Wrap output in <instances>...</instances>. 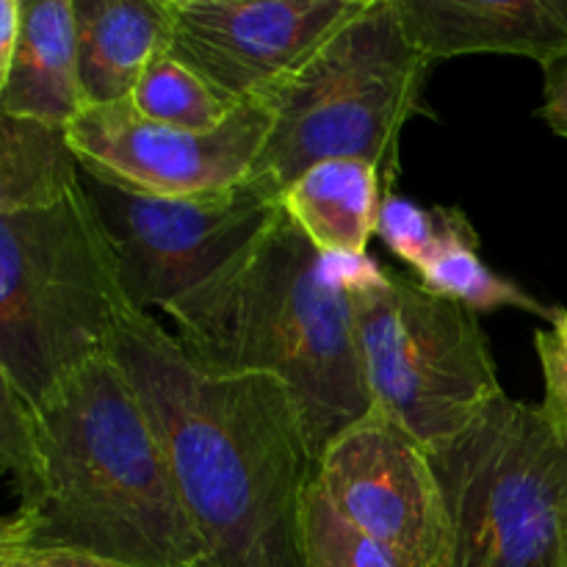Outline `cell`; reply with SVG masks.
<instances>
[{
	"instance_id": "7a4b0ae2",
	"label": "cell",
	"mask_w": 567,
	"mask_h": 567,
	"mask_svg": "<svg viewBox=\"0 0 567 567\" xmlns=\"http://www.w3.org/2000/svg\"><path fill=\"white\" fill-rule=\"evenodd\" d=\"M205 543L199 567H305V502L319 474L297 399L275 377L210 374L150 313L111 338Z\"/></svg>"
},
{
	"instance_id": "d6986e66",
	"label": "cell",
	"mask_w": 567,
	"mask_h": 567,
	"mask_svg": "<svg viewBox=\"0 0 567 567\" xmlns=\"http://www.w3.org/2000/svg\"><path fill=\"white\" fill-rule=\"evenodd\" d=\"M302 548L305 567H396L380 543L332 504L319 480L305 502Z\"/></svg>"
},
{
	"instance_id": "3957f363",
	"label": "cell",
	"mask_w": 567,
	"mask_h": 567,
	"mask_svg": "<svg viewBox=\"0 0 567 567\" xmlns=\"http://www.w3.org/2000/svg\"><path fill=\"white\" fill-rule=\"evenodd\" d=\"M349 269L352 260L321 252L277 205L230 264L164 310L194 365L288 385L316 460L371 415Z\"/></svg>"
},
{
	"instance_id": "52a82bcc",
	"label": "cell",
	"mask_w": 567,
	"mask_h": 567,
	"mask_svg": "<svg viewBox=\"0 0 567 567\" xmlns=\"http://www.w3.org/2000/svg\"><path fill=\"white\" fill-rule=\"evenodd\" d=\"M430 457L452 515V567H567V437L540 404L504 393Z\"/></svg>"
},
{
	"instance_id": "e0dca14e",
	"label": "cell",
	"mask_w": 567,
	"mask_h": 567,
	"mask_svg": "<svg viewBox=\"0 0 567 567\" xmlns=\"http://www.w3.org/2000/svg\"><path fill=\"white\" fill-rule=\"evenodd\" d=\"M81 181L66 127L0 114V214L59 203Z\"/></svg>"
},
{
	"instance_id": "7c38bea8",
	"label": "cell",
	"mask_w": 567,
	"mask_h": 567,
	"mask_svg": "<svg viewBox=\"0 0 567 567\" xmlns=\"http://www.w3.org/2000/svg\"><path fill=\"white\" fill-rule=\"evenodd\" d=\"M377 236L396 258L413 266L415 280L437 297L454 299L476 313L515 308L540 316L548 324L557 316V308L487 269L480 258V236L460 208H419L391 194L382 203Z\"/></svg>"
},
{
	"instance_id": "6da1fadb",
	"label": "cell",
	"mask_w": 567,
	"mask_h": 567,
	"mask_svg": "<svg viewBox=\"0 0 567 567\" xmlns=\"http://www.w3.org/2000/svg\"><path fill=\"white\" fill-rule=\"evenodd\" d=\"M0 468L17 496L0 548H75L127 567L205 563L164 443L111 352L37 404L0 380Z\"/></svg>"
},
{
	"instance_id": "9c48e42d",
	"label": "cell",
	"mask_w": 567,
	"mask_h": 567,
	"mask_svg": "<svg viewBox=\"0 0 567 567\" xmlns=\"http://www.w3.org/2000/svg\"><path fill=\"white\" fill-rule=\"evenodd\" d=\"M316 480L396 567H452V515L430 452L385 415L341 432Z\"/></svg>"
},
{
	"instance_id": "5b68a950",
	"label": "cell",
	"mask_w": 567,
	"mask_h": 567,
	"mask_svg": "<svg viewBox=\"0 0 567 567\" xmlns=\"http://www.w3.org/2000/svg\"><path fill=\"white\" fill-rule=\"evenodd\" d=\"M127 308L114 247L83 181L59 203L0 214V380L28 402L109 354Z\"/></svg>"
},
{
	"instance_id": "603a6c76",
	"label": "cell",
	"mask_w": 567,
	"mask_h": 567,
	"mask_svg": "<svg viewBox=\"0 0 567 567\" xmlns=\"http://www.w3.org/2000/svg\"><path fill=\"white\" fill-rule=\"evenodd\" d=\"M22 31V0H0V75L11 66Z\"/></svg>"
},
{
	"instance_id": "9a60e30c",
	"label": "cell",
	"mask_w": 567,
	"mask_h": 567,
	"mask_svg": "<svg viewBox=\"0 0 567 567\" xmlns=\"http://www.w3.org/2000/svg\"><path fill=\"white\" fill-rule=\"evenodd\" d=\"M75 22L89 105L131 100L150 61L169 50L166 0H75Z\"/></svg>"
},
{
	"instance_id": "44dd1931",
	"label": "cell",
	"mask_w": 567,
	"mask_h": 567,
	"mask_svg": "<svg viewBox=\"0 0 567 567\" xmlns=\"http://www.w3.org/2000/svg\"><path fill=\"white\" fill-rule=\"evenodd\" d=\"M0 567H127L75 548H0Z\"/></svg>"
},
{
	"instance_id": "ac0fdd59",
	"label": "cell",
	"mask_w": 567,
	"mask_h": 567,
	"mask_svg": "<svg viewBox=\"0 0 567 567\" xmlns=\"http://www.w3.org/2000/svg\"><path fill=\"white\" fill-rule=\"evenodd\" d=\"M131 103L147 120L183 131H214L241 109L177 61L169 50L150 61L142 81L133 89Z\"/></svg>"
},
{
	"instance_id": "8fae6325",
	"label": "cell",
	"mask_w": 567,
	"mask_h": 567,
	"mask_svg": "<svg viewBox=\"0 0 567 567\" xmlns=\"http://www.w3.org/2000/svg\"><path fill=\"white\" fill-rule=\"evenodd\" d=\"M369 0H166L169 53L236 105L260 103Z\"/></svg>"
},
{
	"instance_id": "7402d4cb",
	"label": "cell",
	"mask_w": 567,
	"mask_h": 567,
	"mask_svg": "<svg viewBox=\"0 0 567 567\" xmlns=\"http://www.w3.org/2000/svg\"><path fill=\"white\" fill-rule=\"evenodd\" d=\"M537 114L557 136L567 138V53L543 66V105Z\"/></svg>"
},
{
	"instance_id": "2e32d148",
	"label": "cell",
	"mask_w": 567,
	"mask_h": 567,
	"mask_svg": "<svg viewBox=\"0 0 567 567\" xmlns=\"http://www.w3.org/2000/svg\"><path fill=\"white\" fill-rule=\"evenodd\" d=\"M385 197L374 164L332 158L297 177L280 197V208L324 255L360 260L380 225Z\"/></svg>"
},
{
	"instance_id": "4fadbf2b",
	"label": "cell",
	"mask_w": 567,
	"mask_h": 567,
	"mask_svg": "<svg viewBox=\"0 0 567 567\" xmlns=\"http://www.w3.org/2000/svg\"><path fill=\"white\" fill-rule=\"evenodd\" d=\"M421 53L526 55L546 66L567 53V0H396Z\"/></svg>"
},
{
	"instance_id": "ba28073f",
	"label": "cell",
	"mask_w": 567,
	"mask_h": 567,
	"mask_svg": "<svg viewBox=\"0 0 567 567\" xmlns=\"http://www.w3.org/2000/svg\"><path fill=\"white\" fill-rule=\"evenodd\" d=\"M83 188L114 247L127 305L138 313L166 310L203 286L264 230L280 205L252 183L194 197H153L83 169Z\"/></svg>"
},
{
	"instance_id": "8992f818",
	"label": "cell",
	"mask_w": 567,
	"mask_h": 567,
	"mask_svg": "<svg viewBox=\"0 0 567 567\" xmlns=\"http://www.w3.org/2000/svg\"><path fill=\"white\" fill-rule=\"evenodd\" d=\"M349 297L371 413L402 426L426 452L468 430L504 396L476 310L369 255L352 260Z\"/></svg>"
},
{
	"instance_id": "30bf717a",
	"label": "cell",
	"mask_w": 567,
	"mask_h": 567,
	"mask_svg": "<svg viewBox=\"0 0 567 567\" xmlns=\"http://www.w3.org/2000/svg\"><path fill=\"white\" fill-rule=\"evenodd\" d=\"M269 127L260 103L241 105L214 131H183L147 120L122 100L86 105L66 125V138L83 169L103 181L153 197H194L247 183Z\"/></svg>"
},
{
	"instance_id": "5bb4252c",
	"label": "cell",
	"mask_w": 567,
	"mask_h": 567,
	"mask_svg": "<svg viewBox=\"0 0 567 567\" xmlns=\"http://www.w3.org/2000/svg\"><path fill=\"white\" fill-rule=\"evenodd\" d=\"M86 105L75 0H22L20 42L0 75V114L66 127Z\"/></svg>"
},
{
	"instance_id": "277c9868",
	"label": "cell",
	"mask_w": 567,
	"mask_h": 567,
	"mask_svg": "<svg viewBox=\"0 0 567 567\" xmlns=\"http://www.w3.org/2000/svg\"><path fill=\"white\" fill-rule=\"evenodd\" d=\"M432 66L410 39L396 0H369L260 100L271 127L247 183L280 203L310 166L360 158L380 169L391 197L404 127L413 116H430Z\"/></svg>"
},
{
	"instance_id": "ffe728a7",
	"label": "cell",
	"mask_w": 567,
	"mask_h": 567,
	"mask_svg": "<svg viewBox=\"0 0 567 567\" xmlns=\"http://www.w3.org/2000/svg\"><path fill=\"white\" fill-rule=\"evenodd\" d=\"M537 358L543 365V382H546V399L543 413L551 421L554 430L567 437V310L557 308L551 327L537 330L535 336Z\"/></svg>"
}]
</instances>
